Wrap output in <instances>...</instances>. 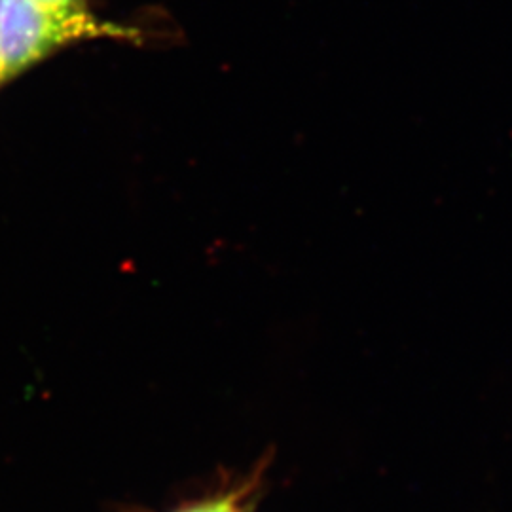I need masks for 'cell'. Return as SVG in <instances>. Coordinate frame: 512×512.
<instances>
[{
    "instance_id": "6da1fadb",
    "label": "cell",
    "mask_w": 512,
    "mask_h": 512,
    "mask_svg": "<svg viewBox=\"0 0 512 512\" xmlns=\"http://www.w3.org/2000/svg\"><path fill=\"white\" fill-rule=\"evenodd\" d=\"M99 37H128V33L92 18L86 10L59 12L38 0H0L2 80L21 73L55 48Z\"/></svg>"
},
{
    "instance_id": "7a4b0ae2",
    "label": "cell",
    "mask_w": 512,
    "mask_h": 512,
    "mask_svg": "<svg viewBox=\"0 0 512 512\" xmlns=\"http://www.w3.org/2000/svg\"><path fill=\"white\" fill-rule=\"evenodd\" d=\"M173 512H251L247 488L230 490L226 494L213 495L196 503H188Z\"/></svg>"
},
{
    "instance_id": "3957f363",
    "label": "cell",
    "mask_w": 512,
    "mask_h": 512,
    "mask_svg": "<svg viewBox=\"0 0 512 512\" xmlns=\"http://www.w3.org/2000/svg\"><path fill=\"white\" fill-rule=\"evenodd\" d=\"M40 4L59 12H82L86 0H38Z\"/></svg>"
},
{
    "instance_id": "277c9868",
    "label": "cell",
    "mask_w": 512,
    "mask_h": 512,
    "mask_svg": "<svg viewBox=\"0 0 512 512\" xmlns=\"http://www.w3.org/2000/svg\"><path fill=\"white\" fill-rule=\"evenodd\" d=\"M0 80H2V73H0Z\"/></svg>"
}]
</instances>
